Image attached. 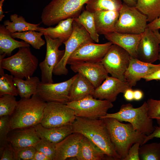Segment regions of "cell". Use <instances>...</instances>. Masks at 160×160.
<instances>
[{
	"label": "cell",
	"instance_id": "cell-1",
	"mask_svg": "<svg viewBox=\"0 0 160 160\" xmlns=\"http://www.w3.org/2000/svg\"><path fill=\"white\" fill-rule=\"evenodd\" d=\"M73 132L82 134L111 160H121L111 141L103 119H90L76 117L71 125Z\"/></svg>",
	"mask_w": 160,
	"mask_h": 160
},
{
	"label": "cell",
	"instance_id": "cell-2",
	"mask_svg": "<svg viewBox=\"0 0 160 160\" xmlns=\"http://www.w3.org/2000/svg\"><path fill=\"white\" fill-rule=\"evenodd\" d=\"M103 119L115 149L123 160L135 143L143 144L146 135L135 130L130 123L124 124L113 118Z\"/></svg>",
	"mask_w": 160,
	"mask_h": 160
},
{
	"label": "cell",
	"instance_id": "cell-3",
	"mask_svg": "<svg viewBox=\"0 0 160 160\" xmlns=\"http://www.w3.org/2000/svg\"><path fill=\"white\" fill-rule=\"evenodd\" d=\"M47 102L37 94L21 98L10 116L13 129L34 126L40 123Z\"/></svg>",
	"mask_w": 160,
	"mask_h": 160
},
{
	"label": "cell",
	"instance_id": "cell-4",
	"mask_svg": "<svg viewBox=\"0 0 160 160\" xmlns=\"http://www.w3.org/2000/svg\"><path fill=\"white\" fill-rule=\"evenodd\" d=\"M148 106L145 102L140 107L134 108L129 103L122 104L119 110L112 113H107L100 119L113 118L121 122H128L132 125L134 129L138 132L146 135L152 133L155 129L153 119L148 115Z\"/></svg>",
	"mask_w": 160,
	"mask_h": 160
},
{
	"label": "cell",
	"instance_id": "cell-5",
	"mask_svg": "<svg viewBox=\"0 0 160 160\" xmlns=\"http://www.w3.org/2000/svg\"><path fill=\"white\" fill-rule=\"evenodd\" d=\"M88 0H52L43 9L41 15L42 22L50 26L80 14L84 5Z\"/></svg>",
	"mask_w": 160,
	"mask_h": 160
},
{
	"label": "cell",
	"instance_id": "cell-6",
	"mask_svg": "<svg viewBox=\"0 0 160 160\" xmlns=\"http://www.w3.org/2000/svg\"><path fill=\"white\" fill-rule=\"evenodd\" d=\"M38 64V60L31 53L29 47H24L19 48L13 55L0 59V71L6 69L14 77L28 79L32 76Z\"/></svg>",
	"mask_w": 160,
	"mask_h": 160
},
{
	"label": "cell",
	"instance_id": "cell-7",
	"mask_svg": "<svg viewBox=\"0 0 160 160\" xmlns=\"http://www.w3.org/2000/svg\"><path fill=\"white\" fill-rule=\"evenodd\" d=\"M146 16L135 7L129 6L123 3L119 11L118 19L115 27V32L141 34L147 27Z\"/></svg>",
	"mask_w": 160,
	"mask_h": 160
},
{
	"label": "cell",
	"instance_id": "cell-8",
	"mask_svg": "<svg viewBox=\"0 0 160 160\" xmlns=\"http://www.w3.org/2000/svg\"><path fill=\"white\" fill-rule=\"evenodd\" d=\"M67 105L74 111L76 117L97 119L105 116L108 110L113 107L112 102L90 96L81 100L70 102Z\"/></svg>",
	"mask_w": 160,
	"mask_h": 160
},
{
	"label": "cell",
	"instance_id": "cell-9",
	"mask_svg": "<svg viewBox=\"0 0 160 160\" xmlns=\"http://www.w3.org/2000/svg\"><path fill=\"white\" fill-rule=\"evenodd\" d=\"M130 58V55L127 51L113 44L101 62L111 76L127 82L125 75L129 65Z\"/></svg>",
	"mask_w": 160,
	"mask_h": 160
},
{
	"label": "cell",
	"instance_id": "cell-10",
	"mask_svg": "<svg viewBox=\"0 0 160 160\" xmlns=\"http://www.w3.org/2000/svg\"><path fill=\"white\" fill-rule=\"evenodd\" d=\"M73 31L69 39L63 43L65 49L64 55L60 62L55 67L53 74L55 75H66L68 70L66 67L70 57L81 45L89 42H94L85 29L74 20L73 23Z\"/></svg>",
	"mask_w": 160,
	"mask_h": 160
},
{
	"label": "cell",
	"instance_id": "cell-11",
	"mask_svg": "<svg viewBox=\"0 0 160 160\" xmlns=\"http://www.w3.org/2000/svg\"><path fill=\"white\" fill-rule=\"evenodd\" d=\"M76 117L73 110L66 104L49 102L47 103L40 123L48 128L72 125Z\"/></svg>",
	"mask_w": 160,
	"mask_h": 160
},
{
	"label": "cell",
	"instance_id": "cell-12",
	"mask_svg": "<svg viewBox=\"0 0 160 160\" xmlns=\"http://www.w3.org/2000/svg\"><path fill=\"white\" fill-rule=\"evenodd\" d=\"M44 36L46 42V53L44 59L39 64L41 73V81L52 83L53 69L63 58L65 49L60 50L59 49L63 43L60 39H52L46 35Z\"/></svg>",
	"mask_w": 160,
	"mask_h": 160
},
{
	"label": "cell",
	"instance_id": "cell-13",
	"mask_svg": "<svg viewBox=\"0 0 160 160\" xmlns=\"http://www.w3.org/2000/svg\"><path fill=\"white\" fill-rule=\"evenodd\" d=\"M76 74L62 82L39 83L36 94L47 103L56 102L66 104L70 101V90Z\"/></svg>",
	"mask_w": 160,
	"mask_h": 160
},
{
	"label": "cell",
	"instance_id": "cell-14",
	"mask_svg": "<svg viewBox=\"0 0 160 160\" xmlns=\"http://www.w3.org/2000/svg\"><path fill=\"white\" fill-rule=\"evenodd\" d=\"M112 44L110 41L103 44H96L93 42L84 44L72 54L67 64L71 65L82 62H101Z\"/></svg>",
	"mask_w": 160,
	"mask_h": 160
},
{
	"label": "cell",
	"instance_id": "cell-15",
	"mask_svg": "<svg viewBox=\"0 0 160 160\" xmlns=\"http://www.w3.org/2000/svg\"><path fill=\"white\" fill-rule=\"evenodd\" d=\"M159 43L153 32L148 28L141 34L137 49V59L152 63L158 60Z\"/></svg>",
	"mask_w": 160,
	"mask_h": 160
},
{
	"label": "cell",
	"instance_id": "cell-16",
	"mask_svg": "<svg viewBox=\"0 0 160 160\" xmlns=\"http://www.w3.org/2000/svg\"><path fill=\"white\" fill-rule=\"evenodd\" d=\"M132 87L127 82L108 76L103 83L95 89L93 97L112 103L116 100L120 93H124L126 90Z\"/></svg>",
	"mask_w": 160,
	"mask_h": 160
},
{
	"label": "cell",
	"instance_id": "cell-17",
	"mask_svg": "<svg viewBox=\"0 0 160 160\" xmlns=\"http://www.w3.org/2000/svg\"><path fill=\"white\" fill-rule=\"evenodd\" d=\"M70 65L73 71L83 75L92 83L95 88L101 85L108 76L101 62H82Z\"/></svg>",
	"mask_w": 160,
	"mask_h": 160
},
{
	"label": "cell",
	"instance_id": "cell-18",
	"mask_svg": "<svg viewBox=\"0 0 160 160\" xmlns=\"http://www.w3.org/2000/svg\"><path fill=\"white\" fill-rule=\"evenodd\" d=\"M160 69V63L157 65L142 61L130 57L129 66L125 72L126 81L132 87L135 86L142 78Z\"/></svg>",
	"mask_w": 160,
	"mask_h": 160
},
{
	"label": "cell",
	"instance_id": "cell-19",
	"mask_svg": "<svg viewBox=\"0 0 160 160\" xmlns=\"http://www.w3.org/2000/svg\"><path fill=\"white\" fill-rule=\"evenodd\" d=\"M83 135L73 132L60 142L56 144L54 160H65L76 158L79 151Z\"/></svg>",
	"mask_w": 160,
	"mask_h": 160
},
{
	"label": "cell",
	"instance_id": "cell-20",
	"mask_svg": "<svg viewBox=\"0 0 160 160\" xmlns=\"http://www.w3.org/2000/svg\"><path fill=\"white\" fill-rule=\"evenodd\" d=\"M40 139L34 126L13 129L7 137L8 141L15 148L34 147Z\"/></svg>",
	"mask_w": 160,
	"mask_h": 160
},
{
	"label": "cell",
	"instance_id": "cell-21",
	"mask_svg": "<svg viewBox=\"0 0 160 160\" xmlns=\"http://www.w3.org/2000/svg\"><path fill=\"white\" fill-rule=\"evenodd\" d=\"M105 38L113 44L122 47L130 56L137 58V49L141 37V34H132L116 32L104 35Z\"/></svg>",
	"mask_w": 160,
	"mask_h": 160
},
{
	"label": "cell",
	"instance_id": "cell-22",
	"mask_svg": "<svg viewBox=\"0 0 160 160\" xmlns=\"http://www.w3.org/2000/svg\"><path fill=\"white\" fill-rule=\"evenodd\" d=\"M94 14L96 28L99 34L104 35L115 32L119 11H100Z\"/></svg>",
	"mask_w": 160,
	"mask_h": 160
},
{
	"label": "cell",
	"instance_id": "cell-23",
	"mask_svg": "<svg viewBox=\"0 0 160 160\" xmlns=\"http://www.w3.org/2000/svg\"><path fill=\"white\" fill-rule=\"evenodd\" d=\"M74 18H69L60 21L55 27L44 28L38 27L36 31L43 33L50 38L59 39L64 42L67 41L72 35Z\"/></svg>",
	"mask_w": 160,
	"mask_h": 160
},
{
	"label": "cell",
	"instance_id": "cell-24",
	"mask_svg": "<svg viewBox=\"0 0 160 160\" xmlns=\"http://www.w3.org/2000/svg\"><path fill=\"white\" fill-rule=\"evenodd\" d=\"M95 89L85 76L78 73L71 87L70 102L80 100L90 96H93Z\"/></svg>",
	"mask_w": 160,
	"mask_h": 160
},
{
	"label": "cell",
	"instance_id": "cell-25",
	"mask_svg": "<svg viewBox=\"0 0 160 160\" xmlns=\"http://www.w3.org/2000/svg\"><path fill=\"white\" fill-rule=\"evenodd\" d=\"M34 127L41 139H44L56 144L73 133L71 125L48 128L39 123Z\"/></svg>",
	"mask_w": 160,
	"mask_h": 160
},
{
	"label": "cell",
	"instance_id": "cell-26",
	"mask_svg": "<svg viewBox=\"0 0 160 160\" xmlns=\"http://www.w3.org/2000/svg\"><path fill=\"white\" fill-rule=\"evenodd\" d=\"M30 45L24 41H19L14 39L11 33L6 29L4 25H0V55L5 54L10 56L15 49L29 47Z\"/></svg>",
	"mask_w": 160,
	"mask_h": 160
},
{
	"label": "cell",
	"instance_id": "cell-27",
	"mask_svg": "<svg viewBox=\"0 0 160 160\" xmlns=\"http://www.w3.org/2000/svg\"><path fill=\"white\" fill-rule=\"evenodd\" d=\"M105 155L99 148L84 136L76 158L78 160H101L105 159Z\"/></svg>",
	"mask_w": 160,
	"mask_h": 160
},
{
	"label": "cell",
	"instance_id": "cell-28",
	"mask_svg": "<svg viewBox=\"0 0 160 160\" xmlns=\"http://www.w3.org/2000/svg\"><path fill=\"white\" fill-rule=\"evenodd\" d=\"M24 80L14 77L13 81L17 88L18 95L21 98H28L36 93L38 85L41 82L37 76L31 77Z\"/></svg>",
	"mask_w": 160,
	"mask_h": 160
},
{
	"label": "cell",
	"instance_id": "cell-29",
	"mask_svg": "<svg viewBox=\"0 0 160 160\" xmlns=\"http://www.w3.org/2000/svg\"><path fill=\"white\" fill-rule=\"evenodd\" d=\"M10 18L12 22L5 20L4 21L3 24L6 29L11 33L28 31H36L40 24L27 22L23 16H19L16 14L11 15Z\"/></svg>",
	"mask_w": 160,
	"mask_h": 160
},
{
	"label": "cell",
	"instance_id": "cell-30",
	"mask_svg": "<svg viewBox=\"0 0 160 160\" xmlns=\"http://www.w3.org/2000/svg\"><path fill=\"white\" fill-rule=\"evenodd\" d=\"M135 7L146 16L149 22L160 18V0H137Z\"/></svg>",
	"mask_w": 160,
	"mask_h": 160
},
{
	"label": "cell",
	"instance_id": "cell-31",
	"mask_svg": "<svg viewBox=\"0 0 160 160\" xmlns=\"http://www.w3.org/2000/svg\"><path fill=\"white\" fill-rule=\"evenodd\" d=\"M86 10L91 12L104 11H119L123 3L121 0H88Z\"/></svg>",
	"mask_w": 160,
	"mask_h": 160
},
{
	"label": "cell",
	"instance_id": "cell-32",
	"mask_svg": "<svg viewBox=\"0 0 160 160\" xmlns=\"http://www.w3.org/2000/svg\"><path fill=\"white\" fill-rule=\"evenodd\" d=\"M74 20L85 29L94 41L99 42V34L96 28L94 13L84 10Z\"/></svg>",
	"mask_w": 160,
	"mask_h": 160
},
{
	"label": "cell",
	"instance_id": "cell-33",
	"mask_svg": "<svg viewBox=\"0 0 160 160\" xmlns=\"http://www.w3.org/2000/svg\"><path fill=\"white\" fill-rule=\"evenodd\" d=\"M43 35L41 32H36L34 31L11 33V35L13 38L22 39L36 49H40L45 44V41L41 38Z\"/></svg>",
	"mask_w": 160,
	"mask_h": 160
},
{
	"label": "cell",
	"instance_id": "cell-34",
	"mask_svg": "<svg viewBox=\"0 0 160 160\" xmlns=\"http://www.w3.org/2000/svg\"><path fill=\"white\" fill-rule=\"evenodd\" d=\"M140 160H160V142L143 144L139 150Z\"/></svg>",
	"mask_w": 160,
	"mask_h": 160
},
{
	"label": "cell",
	"instance_id": "cell-35",
	"mask_svg": "<svg viewBox=\"0 0 160 160\" xmlns=\"http://www.w3.org/2000/svg\"><path fill=\"white\" fill-rule=\"evenodd\" d=\"M7 74L1 76L0 78V97L6 94L14 96L18 95L17 88L13 81L14 77Z\"/></svg>",
	"mask_w": 160,
	"mask_h": 160
},
{
	"label": "cell",
	"instance_id": "cell-36",
	"mask_svg": "<svg viewBox=\"0 0 160 160\" xmlns=\"http://www.w3.org/2000/svg\"><path fill=\"white\" fill-rule=\"evenodd\" d=\"M17 104L15 96L6 94L0 97V117L10 116Z\"/></svg>",
	"mask_w": 160,
	"mask_h": 160
},
{
	"label": "cell",
	"instance_id": "cell-37",
	"mask_svg": "<svg viewBox=\"0 0 160 160\" xmlns=\"http://www.w3.org/2000/svg\"><path fill=\"white\" fill-rule=\"evenodd\" d=\"M12 129L10 116H4L0 117V150L9 143L7 140V137Z\"/></svg>",
	"mask_w": 160,
	"mask_h": 160
},
{
	"label": "cell",
	"instance_id": "cell-38",
	"mask_svg": "<svg viewBox=\"0 0 160 160\" xmlns=\"http://www.w3.org/2000/svg\"><path fill=\"white\" fill-rule=\"evenodd\" d=\"M55 143L44 139H41L35 146L36 150L40 151L49 158L54 160L56 154Z\"/></svg>",
	"mask_w": 160,
	"mask_h": 160
},
{
	"label": "cell",
	"instance_id": "cell-39",
	"mask_svg": "<svg viewBox=\"0 0 160 160\" xmlns=\"http://www.w3.org/2000/svg\"><path fill=\"white\" fill-rule=\"evenodd\" d=\"M13 148L15 160H32L36 151L35 147L32 146Z\"/></svg>",
	"mask_w": 160,
	"mask_h": 160
},
{
	"label": "cell",
	"instance_id": "cell-40",
	"mask_svg": "<svg viewBox=\"0 0 160 160\" xmlns=\"http://www.w3.org/2000/svg\"><path fill=\"white\" fill-rule=\"evenodd\" d=\"M147 102L148 106V116L152 119H156L160 127V100L151 98L148 99Z\"/></svg>",
	"mask_w": 160,
	"mask_h": 160
},
{
	"label": "cell",
	"instance_id": "cell-41",
	"mask_svg": "<svg viewBox=\"0 0 160 160\" xmlns=\"http://www.w3.org/2000/svg\"><path fill=\"white\" fill-rule=\"evenodd\" d=\"M0 160H15L13 148L9 143L0 150Z\"/></svg>",
	"mask_w": 160,
	"mask_h": 160
},
{
	"label": "cell",
	"instance_id": "cell-42",
	"mask_svg": "<svg viewBox=\"0 0 160 160\" xmlns=\"http://www.w3.org/2000/svg\"><path fill=\"white\" fill-rule=\"evenodd\" d=\"M140 145L139 143L134 144L129 149L123 160H140L139 150Z\"/></svg>",
	"mask_w": 160,
	"mask_h": 160
},
{
	"label": "cell",
	"instance_id": "cell-43",
	"mask_svg": "<svg viewBox=\"0 0 160 160\" xmlns=\"http://www.w3.org/2000/svg\"><path fill=\"white\" fill-rule=\"evenodd\" d=\"M154 127L155 129L153 132L149 135H146L143 144L146 143L149 140L154 138H160V127L155 126Z\"/></svg>",
	"mask_w": 160,
	"mask_h": 160
},
{
	"label": "cell",
	"instance_id": "cell-44",
	"mask_svg": "<svg viewBox=\"0 0 160 160\" xmlns=\"http://www.w3.org/2000/svg\"><path fill=\"white\" fill-rule=\"evenodd\" d=\"M147 27L151 30H153L160 29V18H157L148 24Z\"/></svg>",
	"mask_w": 160,
	"mask_h": 160
},
{
	"label": "cell",
	"instance_id": "cell-45",
	"mask_svg": "<svg viewBox=\"0 0 160 160\" xmlns=\"http://www.w3.org/2000/svg\"><path fill=\"white\" fill-rule=\"evenodd\" d=\"M143 79L146 81H149L153 80H157L160 81V69L145 76Z\"/></svg>",
	"mask_w": 160,
	"mask_h": 160
},
{
	"label": "cell",
	"instance_id": "cell-46",
	"mask_svg": "<svg viewBox=\"0 0 160 160\" xmlns=\"http://www.w3.org/2000/svg\"><path fill=\"white\" fill-rule=\"evenodd\" d=\"M32 160H50L42 152L36 150Z\"/></svg>",
	"mask_w": 160,
	"mask_h": 160
},
{
	"label": "cell",
	"instance_id": "cell-47",
	"mask_svg": "<svg viewBox=\"0 0 160 160\" xmlns=\"http://www.w3.org/2000/svg\"><path fill=\"white\" fill-rule=\"evenodd\" d=\"M134 91L131 88L126 90L124 93V96L126 100L128 101H131L134 100Z\"/></svg>",
	"mask_w": 160,
	"mask_h": 160
},
{
	"label": "cell",
	"instance_id": "cell-48",
	"mask_svg": "<svg viewBox=\"0 0 160 160\" xmlns=\"http://www.w3.org/2000/svg\"><path fill=\"white\" fill-rule=\"evenodd\" d=\"M133 95L134 100L136 101H139L143 98V94L140 90L136 89L134 91Z\"/></svg>",
	"mask_w": 160,
	"mask_h": 160
},
{
	"label": "cell",
	"instance_id": "cell-49",
	"mask_svg": "<svg viewBox=\"0 0 160 160\" xmlns=\"http://www.w3.org/2000/svg\"><path fill=\"white\" fill-rule=\"evenodd\" d=\"M124 3L127 5L135 7L137 4V0H122Z\"/></svg>",
	"mask_w": 160,
	"mask_h": 160
},
{
	"label": "cell",
	"instance_id": "cell-50",
	"mask_svg": "<svg viewBox=\"0 0 160 160\" xmlns=\"http://www.w3.org/2000/svg\"><path fill=\"white\" fill-rule=\"evenodd\" d=\"M5 0H1L0 1V21H2L5 16L4 14V12L2 10L3 4Z\"/></svg>",
	"mask_w": 160,
	"mask_h": 160
},
{
	"label": "cell",
	"instance_id": "cell-51",
	"mask_svg": "<svg viewBox=\"0 0 160 160\" xmlns=\"http://www.w3.org/2000/svg\"><path fill=\"white\" fill-rule=\"evenodd\" d=\"M155 34L157 38L159 44H160V33L159 32V30L156 29L153 31Z\"/></svg>",
	"mask_w": 160,
	"mask_h": 160
},
{
	"label": "cell",
	"instance_id": "cell-52",
	"mask_svg": "<svg viewBox=\"0 0 160 160\" xmlns=\"http://www.w3.org/2000/svg\"><path fill=\"white\" fill-rule=\"evenodd\" d=\"M158 60H159L160 63V46H159V57H158Z\"/></svg>",
	"mask_w": 160,
	"mask_h": 160
}]
</instances>
